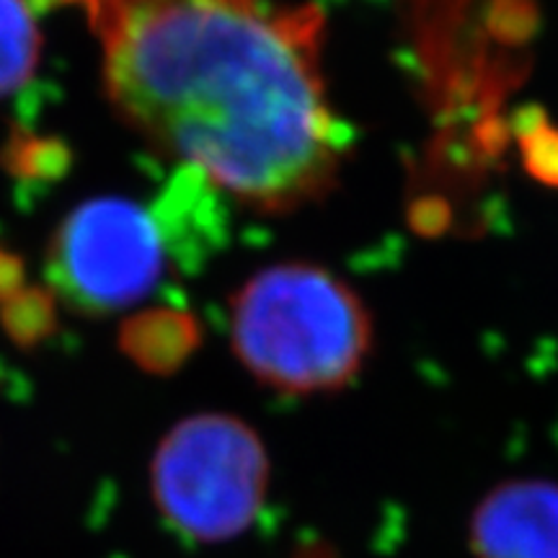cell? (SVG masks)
I'll return each instance as SVG.
<instances>
[{
    "mask_svg": "<svg viewBox=\"0 0 558 558\" xmlns=\"http://www.w3.org/2000/svg\"><path fill=\"white\" fill-rule=\"evenodd\" d=\"M101 47L104 94L160 156L239 205L324 199L349 130L324 78L326 16L279 0H70Z\"/></svg>",
    "mask_w": 558,
    "mask_h": 558,
    "instance_id": "6da1fadb",
    "label": "cell"
},
{
    "mask_svg": "<svg viewBox=\"0 0 558 558\" xmlns=\"http://www.w3.org/2000/svg\"><path fill=\"white\" fill-rule=\"evenodd\" d=\"M230 344L243 367L277 393H337L365 367L373 320L333 271L275 264L230 298Z\"/></svg>",
    "mask_w": 558,
    "mask_h": 558,
    "instance_id": "7a4b0ae2",
    "label": "cell"
},
{
    "mask_svg": "<svg viewBox=\"0 0 558 558\" xmlns=\"http://www.w3.org/2000/svg\"><path fill=\"white\" fill-rule=\"evenodd\" d=\"M267 488V448L243 418L230 414L181 418L150 463L158 512L197 543H226L246 533L264 509Z\"/></svg>",
    "mask_w": 558,
    "mask_h": 558,
    "instance_id": "3957f363",
    "label": "cell"
},
{
    "mask_svg": "<svg viewBox=\"0 0 558 558\" xmlns=\"http://www.w3.org/2000/svg\"><path fill=\"white\" fill-rule=\"evenodd\" d=\"M163 259V235L148 209L101 197L75 207L54 230L47 279L73 311L107 316L148 295Z\"/></svg>",
    "mask_w": 558,
    "mask_h": 558,
    "instance_id": "277c9868",
    "label": "cell"
},
{
    "mask_svg": "<svg viewBox=\"0 0 558 558\" xmlns=\"http://www.w3.org/2000/svg\"><path fill=\"white\" fill-rule=\"evenodd\" d=\"M473 558H558V484L512 478L478 501L471 518Z\"/></svg>",
    "mask_w": 558,
    "mask_h": 558,
    "instance_id": "5b68a950",
    "label": "cell"
},
{
    "mask_svg": "<svg viewBox=\"0 0 558 558\" xmlns=\"http://www.w3.org/2000/svg\"><path fill=\"white\" fill-rule=\"evenodd\" d=\"M202 344V326L190 311L148 308L135 313L122 324L120 349L150 375H171L186 365V360Z\"/></svg>",
    "mask_w": 558,
    "mask_h": 558,
    "instance_id": "8992f818",
    "label": "cell"
},
{
    "mask_svg": "<svg viewBox=\"0 0 558 558\" xmlns=\"http://www.w3.org/2000/svg\"><path fill=\"white\" fill-rule=\"evenodd\" d=\"M41 34L26 0H0V99L32 78L39 65Z\"/></svg>",
    "mask_w": 558,
    "mask_h": 558,
    "instance_id": "52a82bcc",
    "label": "cell"
},
{
    "mask_svg": "<svg viewBox=\"0 0 558 558\" xmlns=\"http://www.w3.org/2000/svg\"><path fill=\"white\" fill-rule=\"evenodd\" d=\"M0 166L19 181L50 184L70 171L73 153L60 137H41L26 130H13L0 148Z\"/></svg>",
    "mask_w": 558,
    "mask_h": 558,
    "instance_id": "ba28073f",
    "label": "cell"
},
{
    "mask_svg": "<svg viewBox=\"0 0 558 558\" xmlns=\"http://www.w3.org/2000/svg\"><path fill=\"white\" fill-rule=\"evenodd\" d=\"M0 329L13 344L32 349L58 331V298L39 284H26L0 305Z\"/></svg>",
    "mask_w": 558,
    "mask_h": 558,
    "instance_id": "9c48e42d",
    "label": "cell"
},
{
    "mask_svg": "<svg viewBox=\"0 0 558 558\" xmlns=\"http://www.w3.org/2000/svg\"><path fill=\"white\" fill-rule=\"evenodd\" d=\"M26 288V267L16 251L0 246V305Z\"/></svg>",
    "mask_w": 558,
    "mask_h": 558,
    "instance_id": "30bf717a",
    "label": "cell"
},
{
    "mask_svg": "<svg viewBox=\"0 0 558 558\" xmlns=\"http://www.w3.org/2000/svg\"><path fill=\"white\" fill-rule=\"evenodd\" d=\"M26 3H29L32 11L47 13V11L58 9V5H62V3H70V0H26Z\"/></svg>",
    "mask_w": 558,
    "mask_h": 558,
    "instance_id": "8fae6325",
    "label": "cell"
}]
</instances>
